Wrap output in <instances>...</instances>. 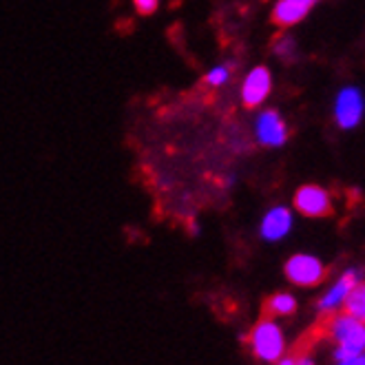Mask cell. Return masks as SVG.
<instances>
[{
    "label": "cell",
    "instance_id": "1",
    "mask_svg": "<svg viewBox=\"0 0 365 365\" xmlns=\"http://www.w3.org/2000/svg\"><path fill=\"white\" fill-rule=\"evenodd\" d=\"M312 330L319 339H330L336 343V361H348L365 350V324L341 310L321 312Z\"/></svg>",
    "mask_w": 365,
    "mask_h": 365
},
{
    "label": "cell",
    "instance_id": "2",
    "mask_svg": "<svg viewBox=\"0 0 365 365\" xmlns=\"http://www.w3.org/2000/svg\"><path fill=\"white\" fill-rule=\"evenodd\" d=\"M250 346H252V352L255 356H259L264 361H277L282 359L284 354V336H282V330H279L270 319H259L257 321V326L252 328L250 336L246 339Z\"/></svg>",
    "mask_w": 365,
    "mask_h": 365
},
{
    "label": "cell",
    "instance_id": "14",
    "mask_svg": "<svg viewBox=\"0 0 365 365\" xmlns=\"http://www.w3.org/2000/svg\"><path fill=\"white\" fill-rule=\"evenodd\" d=\"M292 51H294V42L290 38H279V42H277V53L279 56H288Z\"/></svg>",
    "mask_w": 365,
    "mask_h": 365
},
{
    "label": "cell",
    "instance_id": "3",
    "mask_svg": "<svg viewBox=\"0 0 365 365\" xmlns=\"http://www.w3.org/2000/svg\"><path fill=\"white\" fill-rule=\"evenodd\" d=\"M328 274H330V270L310 255H294L286 264V277L292 284L304 286V288H310V286L326 282Z\"/></svg>",
    "mask_w": 365,
    "mask_h": 365
},
{
    "label": "cell",
    "instance_id": "12",
    "mask_svg": "<svg viewBox=\"0 0 365 365\" xmlns=\"http://www.w3.org/2000/svg\"><path fill=\"white\" fill-rule=\"evenodd\" d=\"M341 312H346L365 324V284H356L341 304Z\"/></svg>",
    "mask_w": 365,
    "mask_h": 365
},
{
    "label": "cell",
    "instance_id": "11",
    "mask_svg": "<svg viewBox=\"0 0 365 365\" xmlns=\"http://www.w3.org/2000/svg\"><path fill=\"white\" fill-rule=\"evenodd\" d=\"M294 310H297V302H294V299H292L290 294L282 292V294H272V297L266 299L264 306H262V317H264V319L288 317V314H292Z\"/></svg>",
    "mask_w": 365,
    "mask_h": 365
},
{
    "label": "cell",
    "instance_id": "17",
    "mask_svg": "<svg viewBox=\"0 0 365 365\" xmlns=\"http://www.w3.org/2000/svg\"><path fill=\"white\" fill-rule=\"evenodd\" d=\"M279 365H297V363H294V359H292V354L288 352V354H286V356H284L282 361H279Z\"/></svg>",
    "mask_w": 365,
    "mask_h": 365
},
{
    "label": "cell",
    "instance_id": "15",
    "mask_svg": "<svg viewBox=\"0 0 365 365\" xmlns=\"http://www.w3.org/2000/svg\"><path fill=\"white\" fill-rule=\"evenodd\" d=\"M339 365H365V356H352L348 361H339Z\"/></svg>",
    "mask_w": 365,
    "mask_h": 365
},
{
    "label": "cell",
    "instance_id": "8",
    "mask_svg": "<svg viewBox=\"0 0 365 365\" xmlns=\"http://www.w3.org/2000/svg\"><path fill=\"white\" fill-rule=\"evenodd\" d=\"M361 113H363V100H361L359 91L356 89L341 91V96L336 100V109H334V115H336L339 124L343 128L354 126L361 120Z\"/></svg>",
    "mask_w": 365,
    "mask_h": 365
},
{
    "label": "cell",
    "instance_id": "7",
    "mask_svg": "<svg viewBox=\"0 0 365 365\" xmlns=\"http://www.w3.org/2000/svg\"><path fill=\"white\" fill-rule=\"evenodd\" d=\"M257 138H259L262 144L266 146H279L284 144L288 138L286 124L277 111H264L259 115V122H257Z\"/></svg>",
    "mask_w": 365,
    "mask_h": 365
},
{
    "label": "cell",
    "instance_id": "16",
    "mask_svg": "<svg viewBox=\"0 0 365 365\" xmlns=\"http://www.w3.org/2000/svg\"><path fill=\"white\" fill-rule=\"evenodd\" d=\"M155 5H158V0H140V7H142L144 11H153Z\"/></svg>",
    "mask_w": 365,
    "mask_h": 365
},
{
    "label": "cell",
    "instance_id": "9",
    "mask_svg": "<svg viewBox=\"0 0 365 365\" xmlns=\"http://www.w3.org/2000/svg\"><path fill=\"white\" fill-rule=\"evenodd\" d=\"M356 284H359V274H356V270L346 272V274H343V277L339 279V284L319 302V310H321V312L336 310V308L343 304V299H346V294H348Z\"/></svg>",
    "mask_w": 365,
    "mask_h": 365
},
{
    "label": "cell",
    "instance_id": "10",
    "mask_svg": "<svg viewBox=\"0 0 365 365\" xmlns=\"http://www.w3.org/2000/svg\"><path fill=\"white\" fill-rule=\"evenodd\" d=\"M290 228V212L286 208H274L266 215L262 224V235L266 240H279L284 237Z\"/></svg>",
    "mask_w": 365,
    "mask_h": 365
},
{
    "label": "cell",
    "instance_id": "5",
    "mask_svg": "<svg viewBox=\"0 0 365 365\" xmlns=\"http://www.w3.org/2000/svg\"><path fill=\"white\" fill-rule=\"evenodd\" d=\"M270 87H272V80H270L268 69L266 67L252 69L250 76L244 82V89H242V102H244V106L252 109V106L262 104L266 100V96L270 93Z\"/></svg>",
    "mask_w": 365,
    "mask_h": 365
},
{
    "label": "cell",
    "instance_id": "4",
    "mask_svg": "<svg viewBox=\"0 0 365 365\" xmlns=\"http://www.w3.org/2000/svg\"><path fill=\"white\" fill-rule=\"evenodd\" d=\"M294 208L306 217H328V215H332V202L328 190L314 184L302 186L297 190Z\"/></svg>",
    "mask_w": 365,
    "mask_h": 365
},
{
    "label": "cell",
    "instance_id": "13",
    "mask_svg": "<svg viewBox=\"0 0 365 365\" xmlns=\"http://www.w3.org/2000/svg\"><path fill=\"white\" fill-rule=\"evenodd\" d=\"M230 67L232 64H220V67H215L206 78H204V84H208L210 89L215 87H222V84L228 80V73H230Z\"/></svg>",
    "mask_w": 365,
    "mask_h": 365
},
{
    "label": "cell",
    "instance_id": "6",
    "mask_svg": "<svg viewBox=\"0 0 365 365\" xmlns=\"http://www.w3.org/2000/svg\"><path fill=\"white\" fill-rule=\"evenodd\" d=\"M319 3V0H279L272 9V23L277 27H292L299 20H304L306 14Z\"/></svg>",
    "mask_w": 365,
    "mask_h": 365
}]
</instances>
